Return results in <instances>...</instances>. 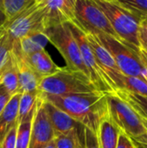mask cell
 Returning a JSON list of instances; mask_svg holds the SVG:
<instances>
[{
    "label": "cell",
    "mask_w": 147,
    "mask_h": 148,
    "mask_svg": "<svg viewBox=\"0 0 147 148\" xmlns=\"http://www.w3.org/2000/svg\"><path fill=\"white\" fill-rule=\"evenodd\" d=\"M107 94L96 91L66 95H50L40 93V95L83 127L97 134L101 121L108 115Z\"/></svg>",
    "instance_id": "1"
},
{
    "label": "cell",
    "mask_w": 147,
    "mask_h": 148,
    "mask_svg": "<svg viewBox=\"0 0 147 148\" xmlns=\"http://www.w3.org/2000/svg\"><path fill=\"white\" fill-rule=\"evenodd\" d=\"M109 20L118 39L139 52V40L141 21L126 9L118 0H95Z\"/></svg>",
    "instance_id": "2"
},
{
    "label": "cell",
    "mask_w": 147,
    "mask_h": 148,
    "mask_svg": "<svg viewBox=\"0 0 147 148\" xmlns=\"http://www.w3.org/2000/svg\"><path fill=\"white\" fill-rule=\"evenodd\" d=\"M38 90L50 95L94 93L98 91L90 78L81 71L72 70L67 66L54 75L42 79Z\"/></svg>",
    "instance_id": "3"
},
{
    "label": "cell",
    "mask_w": 147,
    "mask_h": 148,
    "mask_svg": "<svg viewBox=\"0 0 147 148\" xmlns=\"http://www.w3.org/2000/svg\"><path fill=\"white\" fill-rule=\"evenodd\" d=\"M108 115L122 132L133 140H139L147 135V132L140 116L134 108L115 93L107 94Z\"/></svg>",
    "instance_id": "4"
},
{
    "label": "cell",
    "mask_w": 147,
    "mask_h": 148,
    "mask_svg": "<svg viewBox=\"0 0 147 148\" xmlns=\"http://www.w3.org/2000/svg\"><path fill=\"white\" fill-rule=\"evenodd\" d=\"M96 36L111 54L123 75L147 80L146 70L137 51L114 36L106 34Z\"/></svg>",
    "instance_id": "5"
},
{
    "label": "cell",
    "mask_w": 147,
    "mask_h": 148,
    "mask_svg": "<svg viewBox=\"0 0 147 148\" xmlns=\"http://www.w3.org/2000/svg\"><path fill=\"white\" fill-rule=\"evenodd\" d=\"M44 34L49 42H50L63 56L68 69L81 71L89 77V74L81 58L79 45L69 28L68 23L48 27Z\"/></svg>",
    "instance_id": "6"
},
{
    "label": "cell",
    "mask_w": 147,
    "mask_h": 148,
    "mask_svg": "<svg viewBox=\"0 0 147 148\" xmlns=\"http://www.w3.org/2000/svg\"><path fill=\"white\" fill-rule=\"evenodd\" d=\"M73 23L87 34H106L118 38L109 20L95 0H75V20Z\"/></svg>",
    "instance_id": "7"
},
{
    "label": "cell",
    "mask_w": 147,
    "mask_h": 148,
    "mask_svg": "<svg viewBox=\"0 0 147 148\" xmlns=\"http://www.w3.org/2000/svg\"><path fill=\"white\" fill-rule=\"evenodd\" d=\"M46 9L43 0H36L23 13L8 21L3 28L9 32L13 40L22 38L37 33H44L46 29Z\"/></svg>",
    "instance_id": "8"
},
{
    "label": "cell",
    "mask_w": 147,
    "mask_h": 148,
    "mask_svg": "<svg viewBox=\"0 0 147 148\" xmlns=\"http://www.w3.org/2000/svg\"><path fill=\"white\" fill-rule=\"evenodd\" d=\"M69 28L79 45L83 63L89 74L92 82L94 84L98 91L104 93H115V88L108 76L102 70L97 62V60L92 51L88 41L87 33H85L75 23H68Z\"/></svg>",
    "instance_id": "9"
},
{
    "label": "cell",
    "mask_w": 147,
    "mask_h": 148,
    "mask_svg": "<svg viewBox=\"0 0 147 148\" xmlns=\"http://www.w3.org/2000/svg\"><path fill=\"white\" fill-rule=\"evenodd\" d=\"M12 56L19 78V94L37 91L42 78L31 69L26 60V56L21 49L19 42L14 40Z\"/></svg>",
    "instance_id": "10"
},
{
    "label": "cell",
    "mask_w": 147,
    "mask_h": 148,
    "mask_svg": "<svg viewBox=\"0 0 147 148\" xmlns=\"http://www.w3.org/2000/svg\"><path fill=\"white\" fill-rule=\"evenodd\" d=\"M55 139V133L39 97L33 121L29 148H42Z\"/></svg>",
    "instance_id": "11"
},
{
    "label": "cell",
    "mask_w": 147,
    "mask_h": 148,
    "mask_svg": "<svg viewBox=\"0 0 147 148\" xmlns=\"http://www.w3.org/2000/svg\"><path fill=\"white\" fill-rule=\"evenodd\" d=\"M48 27L72 23L75 20V0H43Z\"/></svg>",
    "instance_id": "12"
},
{
    "label": "cell",
    "mask_w": 147,
    "mask_h": 148,
    "mask_svg": "<svg viewBox=\"0 0 147 148\" xmlns=\"http://www.w3.org/2000/svg\"><path fill=\"white\" fill-rule=\"evenodd\" d=\"M41 99L42 100L44 109L48 114V117L55 133V137L58 135L68 134L81 126L80 123L75 121L68 114H66L52 103L43 100L42 97Z\"/></svg>",
    "instance_id": "13"
},
{
    "label": "cell",
    "mask_w": 147,
    "mask_h": 148,
    "mask_svg": "<svg viewBox=\"0 0 147 148\" xmlns=\"http://www.w3.org/2000/svg\"><path fill=\"white\" fill-rule=\"evenodd\" d=\"M87 37L90 48L94 52V55L97 60L98 64L102 69V70L106 73V75L108 76V78L110 74L120 72L114 59L108 52V50L101 44L98 37L95 35H91V34H87Z\"/></svg>",
    "instance_id": "14"
},
{
    "label": "cell",
    "mask_w": 147,
    "mask_h": 148,
    "mask_svg": "<svg viewBox=\"0 0 147 148\" xmlns=\"http://www.w3.org/2000/svg\"><path fill=\"white\" fill-rule=\"evenodd\" d=\"M21 94L12 97L10 103L0 115V148L9 133L18 125V111Z\"/></svg>",
    "instance_id": "15"
},
{
    "label": "cell",
    "mask_w": 147,
    "mask_h": 148,
    "mask_svg": "<svg viewBox=\"0 0 147 148\" xmlns=\"http://www.w3.org/2000/svg\"><path fill=\"white\" fill-rule=\"evenodd\" d=\"M25 56L31 69L42 79L54 75L61 69V68L53 62L50 56L45 49Z\"/></svg>",
    "instance_id": "16"
},
{
    "label": "cell",
    "mask_w": 147,
    "mask_h": 148,
    "mask_svg": "<svg viewBox=\"0 0 147 148\" xmlns=\"http://www.w3.org/2000/svg\"><path fill=\"white\" fill-rule=\"evenodd\" d=\"M119 134L120 129L113 122L109 115L103 118L97 131L100 148H117Z\"/></svg>",
    "instance_id": "17"
},
{
    "label": "cell",
    "mask_w": 147,
    "mask_h": 148,
    "mask_svg": "<svg viewBox=\"0 0 147 148\" xmlns=\"http://www.w3.org/2000/svg\"><path fill=\"white\" fill-rule=\"evenodd\" d=\"M37 107V106H36ZM36 108L18 122L16 134V148H29L33 121Z\"/></svg>",
    "instance_id": "18"
},
{
    "label": "cell",
    "mask_w": 147,
    "mask_h": 148,
    "mask_svg": "<svg viewBox=\"0 0 147 148\" xmlns=\"http://www.w3.org/2000/svg\"><path fill=\"white\" fill-rule=\"evenodd\" d=\"M17 41L19 42L21 49L25 56H29L40 50L45 49L44 48L49 42L44 33L33 34Z\"/></svg>",
    "instance_id": "19"
},
{
    "label": "cell",
    "mask_w": 147,
    "mask_h": 148,
    "mask_svg": "<svg viewBox=\"0 0 147 148\" xmlns=\"http://www.w3.org/2000/svg\"><path fill=\"white\" fill-rule=\"evenodd\" d=\"M14 40L3 27L0 29V73L11 62Z\"/></svg>",
    "instance_id": "20"
},
{
    "label": "cell",
    "mask_w": 147,
    "mask_h": 148,
    "mask_svg": "<svg viewBox=\"0 0 147 148\" xmlns=\"http://www.w3.org/2000/svg\"><path fill=\"white\" fill-rule=\"evenodd\" d=\"M115 94L129 103L139 116L147 120V96L131 93L126 90H117Z\"/></svg>",
    "instance_id": "21"
},
{
    "label": "cell",
    "mask_w": 147,
    "mask_h": 148,
    "mask_svg": "<svg viewBox=\"0 0 147 148\" xmlns=\"http://www.w3.org/2000/svg\"><path fill=\"white\" fill-rule=\"evenodd\" d=\"M35 2L36 0H2V9L8 21H10L23 13Z\"/></svg>",
    "instance_id": "22"
},
{
    "label": "cell",
    "mask_w": 147,
    "mask_h": 148,
    "mask_svg": "<svg viewBox=\"0 0 147 148\" xmlns=\"http://www.w3.org/2000/svg\"><path fill=\"white\" fill-rule=\"evenodd\" d=\"M40 97V91L27 92L21 95L19 101L18 111V122L25 118L30 112H32L37 106V102Z\"/></svg>",
    "instance_id": "23"
},
{
    "label": "cell",
    "mask_w": 147,
    "mask_h": 148,
    "mask_svg": "<svg viewBox=\"0 0 147 148\" xmlns=\"http://www.w3.org/2000/svg\"><path fill=\"white\" fill-rule=\"evenodd\" d=\"M83 127H84L81 125L78 128L71 131L68 134L56 136L55 139L56 148H77L80 135Z\"/></svg>",
    "instance_id": "24"
},
{
    "label": "cell",
    "mask_w": 147,
    "mask_h": 148,
    "mask_svg": "<svg viewBox=\"0 0 147 148\" xmlns=\"http://www.w3.org/2000/svg\"><path fill=\"white\" fill-rule=\"evenodd\" d=\"M2 85H3L6 88V89L10 92V94L12 96L19 94L18 93L19 78H18V75H17L14 59H13V62H12L11 66L8 69V70L6 71V73L4 74V75L3 77Z\"/></svg>",
    "instance_id": "25"
},
{
    "label": "cell",
    "mask_w": 147,
    "mask_h": 148,
    "mask_svg": "<svg viewBox=\"0 0 147 148\" xmlns=\"http://www.w3.org/2000/svg\"><path fill=\"white\" fill-rule=\"evenodd\" d=\"M126 9L143 22L147 18V0H118Z\"/></svg>",
    "instance_id": "26"
},
{
    "label": "cell",
    "mask_w": 147,
    "mask_h": 148,
    "mask_svg": "<svg viewBox=\"0 0 147 148\" xmlns=\"http://www.w3.org/2000/svg\"><path fill=\"white\" fill-rule=\"evenodd\" d=\"M84 137L86 148H100L96 133L84 127Z\"/></svg>",
    "instance_id": "27"
},
{
    "label": "cell",
    "mask_w": 147,
    "mask_h": 148,
    "mask_svg": "<svg viewBox=\"0 0 147 148\" xmlns=\"http://www.w3.org/2000/svg\"><path fill=\"white\" fill-rule=\"evenodd\" d=\"M117 148H138V147L129 135L120 130Z\"/></svg>",
    "instance_id": "28"
},
{
    "label": "cell",
    "mask_w": 147,
    "mask_h": 148,
    "mask_svg": "<svg viewBox=\"0 0 147 148\" xmlns=\"http://www.w3.org/2000/svg\"><path fill=\"white\" fill-rule=\"evenodd\" d=\"M12 97L13 96L6 89V88L1 84L0 85V115L4 111V109L10 103Z\"/></svg>",
    "instance_id": "29"
},
{
    "label": "cell",
    "mask_w": 147,
    "mask_h": 148,
    "mask_svg": "<svg viewBox=\"0 0 147 148\" xmlns=\"http://www.w3.org/2000/svg\"><path fill=\"white\" fill-rule=\"evenodd\" d=\"M18 126V125H17ZM17 126L15 127L5 138L2 148H16V134H17Z\"/></svg>",
    "instance_id": "30"
},
{
    "label": "cell",
    "mask_w": 147,
    "mask_h": 148,
    "mask_svg": "<svg viewBox=\"0 0 147 148\" xmlns=\"http://www.w3.org/2000/svg\"><path fill=\"white\" fill-rule=\"evenodd\" d=\"M139 40L140 43V48L147 52V24L145 22H142L139 27Z\"/></svg>",
    "instance_id": "31"
},
{
    "label": "cell",
    "mask_w": 147,
    "mask_h": 148,
    "mask_svg": "<svg viewBox=\"0 0 147 148\" xmlns=\"http://www.w3.org/2000/svg\"><path fill=\"white\" fill-rule=\"evenodd\" d=\"M138 53H139V57H140V59H141V61H142V63H143V65H144V67H145V69H146V70L147 78V52L140 48Z\"/></svg>",
    "instance_id": "32"
},
{
    "label": "cell",
    "mask_w": 147,
    "mask_h": 148,
    "mask_svg": "<svg viewBox=\"0 0 147 148\" xmlns=\"http://www.w3.org/2000/svg\"><path fill=\"white\" fill-rule=\"evenodd\" d=\"M7 22H8V19L2 9V0H0V29L3 28Z\"/></svg>",
    "instance_id": "33"
},
{
    "label": "cell",
    "mask_w": 147,
    "mask_h": 148,
    "mask_svg": "<svg viewBox=\"0 0 147 148\" xmlns=\"http://www.w3.org/2000/svg\"><path fill=\"white\" fill-rule=\"evenodd\" d=\"M138 148H147V135L139 140H134Z\"/></svg>",
    "instance_id": "34"
},
{
    "label": "cell",
    "mask_w": 147,
    "mask_h": 148,
    "mask_svg": "<svg viewBox=\"0 0 147 148\" xmlns=\"http://www.w3.org/2000/svg\"><path fill=\"white\" fill-rule=\"evenodd\" d=\"M77 148H86V146H85V137H84V127H83V129H82V131L81 133Z\"/></svg>",
    "instance_id": "35"
},
{
    "label": "cell",
    "mask_w": 147,
    "mask_h": 148,
    "mask_svg": "<svg viewBox=\"0 0 147 148\" xmlns=\"http://www.w3.org/2000/svg\"><path fill=\"white\" fill-rule=\"evenodd\" d=\"M42 148H56V146H55V140L50 142L49 144H48L47 146H45L44 147Z\"/></svg>",
    "instance_id": "36"
},
{
    "label": "cell",
    "mask_w": 147,
    "mask_h": 148,
    "mask_svg": "<svg viewBox=\"0 0 147 148\" xmlns=\"http://www.w3.org/2000/svg\"><path fill=\"white\" fill-rule=\"evenodd\" d=\"M140 118H141V120H142V122H143V124H144V126H145V127H146L147 132V120L146 119H145V118H143V117H141V116H140Z\"/></svg>",
    "instance_id": "37"
},
{
    "label": "cell",
    "mask_w": 147,
    "mask_h": 148,
    "mask_svg": "<svg viewBox=\"0 0 147 148\" xmlns=\"http://www.w3.org/2000/svg\"><path fill=\"white\" fill-rule=\"evenodd\" d=\"M143 22H145V23H146L147 24V18H146V19H145V20H144Z\"/></svg>",
    "instance_id": "38"
}]
</instances>
